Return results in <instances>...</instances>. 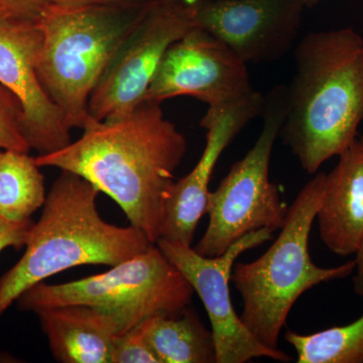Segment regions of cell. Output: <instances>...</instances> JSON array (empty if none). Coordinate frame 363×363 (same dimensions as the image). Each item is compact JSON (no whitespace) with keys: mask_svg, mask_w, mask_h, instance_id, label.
<instances>
[{"mask_svg":"<svg viewBox=\"0 0 363 363\" xmlns=\"http://www.w3.org/2000/svg\"><path fill=\"white\" fill-rule=\"evenodd\" d=\"M161 105L145 100L123 118H91L77 140L35 157L40 168H58L89 181L152 245L160 240L164 203L188 147Z\"/></svg>","mask_w":363,"mask_h":363,"instance_id":"1","label":"cell"},{"mask_svg":"<svg viewBox=\"0 0 363 363\" xmlns=\"http://www.w3.org/2000/svg\"><path fill=\"white\" fill-rule=\"evenodd\" d=\"M279 138L308 174L357 140L363 121V39L353 28L309 33L295 49Z\"/></svg>","mask_w":363,"mask_h":363,"instance_id":"2","label":"cell"},{"mask_svg":"<svg viewBox=\"0 0 363 363\" xmlns=\"http://www.w3.org/2000/svg\"><path fill=\"white\" fill-rule=\"evenodd\" d=\"M99 193L83 177L62 171L30 228L25 253L0 278V316L21 294L54 274L85 264L116 266L154 245L135 226L104 220Z\"/></svg>","mask_w":363,"mask_h":363,"instance_id":"3","label":"cell"},{"mask_svg":"<svg viewBox=\"0 0 363 363\" xmlns=\"http://www.w3.org/2000/svg\"><path fill=\"white\" fill-rule=\"evenodd\" d=\"M154 1L125 6L48 4L43 9L37 20L43 33L38 79L70 130H83L92 118L93 90Z\"/></svg>","mask_w":363,"mask_h":363,"instance_id":"4","label":"cell"},{"mask_svg":"<svg viewBox=\"0 0 363 363\" xmlns=\"http://www.w3.org/2000/svg\"><path fill=\"white\" fill-rule=\"evenodd\" d=\"M327 174L317 172L289 207L278 238L259 259L235 262L230 281L243 302L240 319L255 339L278 350L279 335L298 298L327 281L350 277L355 260L325 269L313 262L309 238L326 188Z\"/></svg>","mask_w":363,"mask_h":363,"instance_id":"5","label":"cell"},{"mask_svg":"<svg viewBox=\"0 0 363 363\" xmlns=\"http://www.w3.org/2000/svg\"><path fill=\"white\" fill-rule=\"evenodd\" d=\"M286 105V86H277L267 93L259 138L208 194L209 223L194 247L203 257H219L245 234L262 228L276 231L285 223L289 207L281 201L278 186L269 180V164L285 121Z\"/></svg>","mask_w":363,"mask_h":363,"instance_id":"6","label":"cell"},{"mask_svg":"<svg viewBox=\"0 0 363 363\" xmlns=\"http://www.w3.org/2000/svg\"><path fill=\"white\" fill-rule=\"evenodd\" d=\"M104 274L58 285L37 284L16 300L23 311L87 305L125 313L142 323L159 314L181 311L194 290L157 245Z\"/></svg>","mask_w":363,"mask_h":363,"instance_id":"7","label":"cell"},{"mask_svg":"<svg viewBox=\"0 0 363 363\" xmlns=\"http://www.w3.org/2000/svg\"><path fill=\"white\" fill-rule=\"evenodd\" d=\"M197 28L196 0H155L93 90L90 116L106 121L128 116L143 101L169 48Z\"/></svg>","mask_w":363,"mask_h":363,"instance_id":"8","label":"cell"},{"mask_svg":"<svg viewBox=\"0 0 363 363\" xmlns=\"http://www.w3.org/2000/svg\"><path fill=\"white\" fill-rule=\"evenodd\" d=\"M274 233L262 228L245 234L216 257H203L192 247L157 240V247L185 277L204 304L211 322L217 363H245L259 357L281 362L292 360L279 348L264 346L247 330L234 310L229 291L231 272L238 257L271 240Z\"/></svg>","mask_w":363,"mask_h":363,"instance_id":"9","label":"cell"},{"mask_svg":"<svg viewBox=\"0 0 363 363\" xmlns=\"http://www.w3.org/2000/svg\"><path fill=\"white\" fill-rule=\"evenodd\" d=\"M255 91L247 64L220 40L197 28L169 48L143 101L162 104L191 96L214 107L233 104Z\"/></svg>","mask_w":363,"mask_h":363,"instance_id":"10","label":"cell"},{"mask_svg":"<svg viewBox=\"0 0 363 363\" xmlns=\"http://www.w3.org/2000/svg\"><path fill=\"white\" fill-rule=\"evenodd\" d=\"M305 9L303 0H196L199 28L247 64L284 58L297 42Z\"/></svg>","mask_w":363,"mask_h":363,"instance_id":"11","label":"cell"},{"mask_svg":"<svg viewBox=\"0 0 363 363\" xmlns=\"http://www.w3.org/2000/svg\"><path fill=\"white\" fill-rule=\"evenodd\" d=\"M43 33L37 21L0 16V84L20 99L23 135L30 149L51 154L72 142L63 114L37 75Z\"/></svg>","mask_w":363,"mask_h":363,"instance_id":"12","label":"cell"},{"mask_svg":"<svg viewBox=\"0 0 363 363\" xmlns=\"http://www.w3.org/2000/svg\"><path fill=\"white\" fill-rule=\"evenodd\" d=\"M264 97L255 92L221 106L209 107L200 125L206 130V145L194 169L174 182L164 203L160 240L192 247L203 215L206 214L209 184L222 152L248 123L264 111Z\"/></svg>","mask_w":363,"mask_h":363,"instance_id":"13","label":"cell"},{"mask_svg":"<svg viewBox=\"0 0 363 363\" xmlns=\"http://www.w3.org/2000/svg\"><path fill=\"white\" fill-rule=\"evenodd\" d=\"M55 360L111 363L117 336L138 325L130 315L87 305L45 308L35 312Z\"/></svg>","mask_w":363,"mask_h":363,"instance_id":"14","label":"cell"},{"mask_svg":"<svg viewBox=\"0 0 363 363\" xmlns=\"http://www.w3.org/2000/svg\"><path fill=\"white\" fill-rule=\"evenodd\" d=\"M321 240L340 257L355 255L363 240V147L359 140L339 156L327 174L317 212Z\"/></svg>","mask_w":363,"mask_h":363,"instance_id":"15","label":"cell"},{"mask_svg":"<svg viewBox=\"0 0 363 363\" xmlns=\"http://www.w3.org/2000/svg\"><path fill=\"white\" fill-rule=\"evenodd\" d=\"M140 327L160 363H217L213 333L189 306L147 318Z\"/></svg>","mask_w":363,"mask_h":363,"instance_id":"16","label":"cell"},{"mask_svg":"<svg viewBox=\"0 0 363 363\" xmlns=\"http://www.w3.org/2000/svg\"><path fill=\"white\" fill-rule=\"evenodd\" d=\"M45 198L44 176L28 152L0 150V217L11 222L28 220Z\"/></svg>","mask_w":363,"mask_h":363,"instance_id":"17","label":"cell"},{"mask_svg":"<svg viewBox=\"0 0 363 363\" xmlns=\"http://www.w3.org/2000/svg\"><path fill=\"white\" fill-rule=\"evenodd\" d=\"M285 339L298 363H363V315L345 326L308 335L288 330Z\"/></svg>","mask_w":363,"mask_h":363,"instance_id":"18","label":"cell"},{"mask_svg":"<svg viewBox=\"0 0 363 363\" xmlns=\"http://www.w3.org/2000/svg\"><path fill=\"white\" fill-rule=\"evenodd\" d=\"M23 109L20 99L0 84V150L28 152L23 128Z\"/></svg>","mask_w":363,"mask_h":363,"instance_id":"19","label":"cell"},{"mask_svg":"<svg viewBox=\"0 0 363 363\" xmlns=\"http://www.w3.org/2000/svg\"><path fill=\"white\" fill-rule=\"evenodd\" d=\"M111 363H160L145 334L136 325L117 336L112 350Z\"/></svg>","mask_w":363,"mask_h":363,"instance_id":"20","label":"cell"},{"mask_svg":"<svg viewBox=\"0 0 363 363\" xmlns=\"http://www.w3.org/2000/svg\"><path fill=\"white\" fill-rule=\"evenodd\" d=\"M32 219L11 222L0 217V252L6 248L21 250L25 247L28 233L33 225Z\"/></svg>","mask_w":363,"mask_h":363,"instance_id":"21","label":"cell"},{"mask_svg":"<svg viewBox=\"0 0 363 363\" xmlns=\"http://www.w3.org/2000/svg\"><path fill=\"white\" fill-rule=\"evenodd\" d=\"M47 4V0H0V16L37 21Z\"/></svg>","mask_w":363,"mask_h":363,"instance_id":"22","label":"cell"},{"mask_svg":"<svg viewBox=\"0 0 363 363\" xmlns=\"http://www.w3.org/2000/svg\"><path fill=\"white\" fill-rule=\"evenodd\" d=\"M48 4L61 6H125L147 4L152 0H47Z\"/></svg>","mask_w":363,"mask_h":363,"instance_id":"23","label":"cell"},{"mask_svg":"<svg viewBox=\"0 0 363 363\" xmlns=\"http://www.w3.org/2000/svg\"><path fill=\"white\" fill-rule=\"evenodd\" d=\"M355 255H357V259H354L357 274L353 278V284H354L355 292L358 295L363 296V240Z\"/></svg>","mask_w":363,"mask_h":363,"instance_id":"24","label":"cell"},{"mask_svg":"<svg viewBox=\"0 0 363 363\" xmlns=\"http://www.w3.org/2000/svg\"><path fill=\"white\" fill-rule=\"evenodd\" d=\"M322 1H324V0H303L305 7H307V9H312V7L316 6Z\"/></svg>","mask_w":363,"mask_h":363,"instance_id":"25","label":"cell"},{"mask_svg":"<svg viewBox=\"0 0 363 363\" xmlns=\"http://www.w3.org/2000/svg\"><path fill=\"white\" fill-rule=\"evenodd\" d=\"M359 140L360 145H362L363 147V135L362 136V138H360V140Z\"/></svg>","mask_w":363,"mask_h":363,"instance_id":"26","label":"cell"}]
</instances>
